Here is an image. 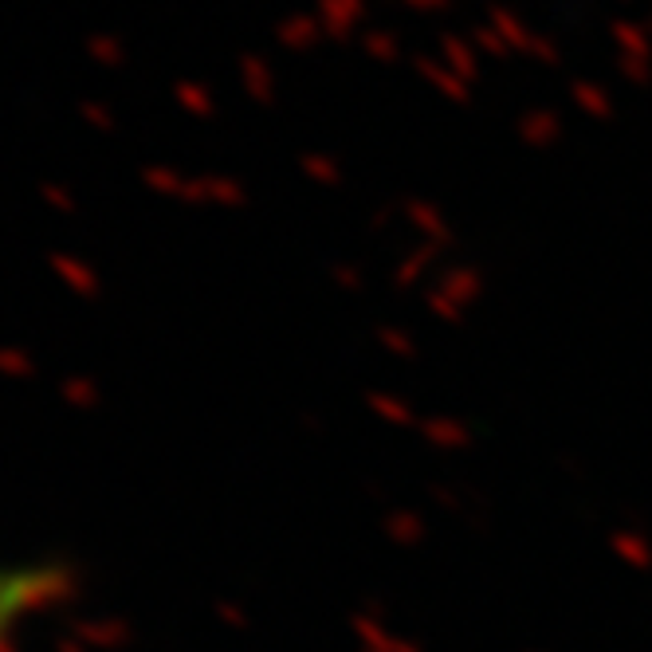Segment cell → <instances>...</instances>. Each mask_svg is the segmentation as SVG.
Returning <instances> with one entry per match:
<instances>
[{
    "label": "cell",
    "instance_id": "cell-1",
    "mask_svg": "<svg viewBox=\"0 0 652 652\" xmlns=\"http://www.w3.org/2000/svg\"><path fill=\"white\" fill-rule=\"evenodd\" d=\"M32 597V582L29 578H12V574H0V641L9 633V625L24 614Z\"/></svg>",
    "mask_w": 652,
    "mask_h": 652
}]
</instances>
